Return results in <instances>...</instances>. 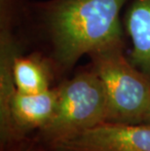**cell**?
Masks as SVG:
<instances>
[{
    "instance_id": "6da1fadb",
    "label": "cell",
    "mask_w": 150,
    "mask_h": 151,
    "mask_svg": "<svg viewBox=\"0 0 150 151\" xmlns=\"http://www.w3.org/2000/svg\"><path fill=\"white\" fill-rule=\"evenodd\" d=\"M127 0H56L47 30L57 69L66 71L85 55L123 46L120 13Z\"/></svg>"
},
{
    "instance_id": "7a4b0ae2",
    "label": "cell",
    "mask_w": 150,
    "mask_h": 151,
    "mask_svg": "<svg viewBox=\"0 0 150 151\" xmlns=\"http://www.w3.org/2000/svg\"><path fill=\"white\" fill-rule=\"evenodd\" d=\"M55 114L38 131L43 146L69 139L107 122V98L94 70L78 73L58 87Z\"/></svg>"
},
{
    "instance_id": "3957f363",
    "label": "cell",
    "mask_w": 150,
    "mask_h": 151,
    "mask_svg": "<svg viewBox=\"0 0 150 151\" xmlns=\"http://www.w3.org/2000/svg\"><path fill=\"white\" fill-rule=\"evenodd\" d=\"M116 46L90 55L107 98V122L141 124L150 107V79Z\"/></svg>"
},
{
    "instance_id": "277c9868",
    "label": "cell",
    "mask_w": 150,
    "mask_h": 151,
    "mask_svg": "<svg viewBox=\"0 0 150 151\" xmlns=\"http://www.w3.org/2000/svg\"><path fill=\"white\" fill-rule=\"evenodd\" d=\"M43 147L48 151H150V125L103 123Z\"/></svg>"
},
{
    "instance_id": "5b68a950",
    "label": "cell",
    "mask_w": 150,
    "mask_h": 151,
    "mask_svg": "<svg viewBox=\"0 0 150 151\" xmlns=\"http://www.w3.org/2000/svg\"><path fill=\"white\" fill-rule=\"evenodd\" d=\"M58 98V87L37 94L15 93L11 101L10 116L17 142L27 133L40 131L49 123L55 114Z\"/></svg>"
},
{
    "instance_id": "8992f818",
    "label": "cell",
    "mask_w": 150,
    "mask_h": 151,
    "mask_svg": "<svg viewBox=\"0 0 150 151\" xmlns=\"http://www.w3.org/2000/svg\"><path fill=\"white\" fill-rule=\"evenodd\" d=\"M18 50L7 24L1 22L0 39V140L2 151L17 142L12 127L10 106L17 92L13 75V66Z\"/></svg>"
},
{
    "instance_id": "52a82bcc",
    "label": "cell",
    "mask_w": 150,
    "mask_h": 151,
    "mask_svg": "<svg viewBox=\"0 0 150 151\" xmlns=\"http://www.w3.org/2000/svg\"><path fill=\"white\" fill-rule=\"evenodd\" d=\"M124 24L132 42L129 60L150 79V0H133Z\"/></svg>"
},
{
    "instance_id": "ba28073f",
    "label": "cell",
    "mask_w": 150,
    "mask_h": 151,
    "mask_svg": "<svg viewBox=\"0 0 150 151\" xmlns=\"http://www.w3.org/2000/svg\"><path fill=\"white\" fill-rule=\"evenodd\" d=\"M15 86L18 92L37 94L51 89L52 70L37 57L17 56L13 66Z\"/></svg>"
},
{
    "instance_id": "9c48e42d",
    "label": "cell",
    "mask_w": 150,
    "mask_h": 151,
    "mask_svg": "<svg viewBox=\"0 0 150 151\" xmlns=\"http://www.w3.org/2000/svg\"><path fill=\"white\" fill-rule=\"evenodd\" d=\"M141 124H147V125H150V107L149 109L147 110V112H146L145 116L144 118H143L142 120V123Z\"/></svg>"
},
{
    "instance_id": "30bf717a",
    "label": "cell",
    "mask_w": 150,
    "mask_h": 151,
    "mask_svg": "<svg viewBox=\"0 0 150 151\" xmlns=\"http://www.w3.org/2000/svg\"><path fill=\"white\" fill-rule=\"evenodd\" d=\"M27 151H48L46 148L44 147H32V148L27 149Z\"/></svg>"
}]
</instances>
